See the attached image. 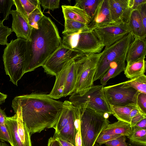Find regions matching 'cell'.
Returning <instances> with one entry per match:
<instances>
[{
	"instance_id": "cell-17",
	"label": "cell",
	"mask_w": 146,
	"mask_h": 146,
	"mask_svg": "<svg viewBox=\"0 0 146 146\" xmlns=\"http://www.w3.org/2000/svg\"><path fill=\"white\" fill-rule=\"evenodd\" d=\"M113 22L108 0H100L95 14L88 25L90 30L98 25Z\"/></svg>"
},
{
	"instance_id": "cell-30",
	"label": "cell",
	"mask_w": 146,
	"mask_h": 146,
	"mask_svg": "<svg viewBox=\"0 0 146 146\" xmlns=\"http://www.w3.org/2000/svg\"><path fill=\"white\" fill-rule=\"evenodd\" d=\"M44 15L41 10L39 2L36 8L28 16V21L29 24L33 28H37L38 27V23Z\"/></svg>"
},
{
	"instance_id": "cell-35",
	"label": "cell",
	"mask_w": 146,
	"mask_h": 146,
	"mask_svg": "<svg viewBox=\"0 0 146 146\" xmlns=\"http://www.w3.org/2000/svg\"><path fill=\"white\" fill-rule=\"evenodd\" d=\"M139 13L145 35L146 36V3L139 5L137 9Z\"/></svg>"
},
{
	"instance_id": "cell-6",
	"label": "cell",
	"mask_w": 146,
	"mask_h": 146,
	"mask_svg": "<svg viewBox=\"0 0 146 146\" xmlns=\"http://www.w3.org/2000/svg\"><path fill=\"white\" fill-rule=\"evenodd\" d=\"M109 116L86 108L81 119L82 146H93L100 134L109 124Z\"/></svg>"
},
{
	"instance_id": "cell-44",
	"label": "cell",
	"mask_w": 146,
	"mask_h": 146,
	"mask_svg": "<svg viewBox=\"0 0 146 146\" xmlns=\"http://www.w3.org/2000/svg\"><path fill=\"white\" fill-rule=\"evenodd\" d=\"M54 138L58 141L61 146H74L69 142L60 138L57 137Z\"/></svg>"
},
{
	"instance_id": "cell-49",
	"label": "cell",
	"mask_w": 146,
	"mask_h": 146,
	"mask_svg": "<svg viewBox=\"0 0 146 146\" xmlns=\"http://www.w3.org/2000/svg\"><path fill=\"white\" fill-rule=\"evenodd\" d=\"M93 146H101V145L96 143Z\"/></svg>"
},
{
	"instance_id": "cell-16",
	"label": "cell",
	"mask_w": 146,
	"mask_h": 146,
	"mask_svg": "<svg viewBox=\"0 0 146 146\" xmlns=\"http://www.w3.org/2000/svg\"><path fill=\"white\" fill-rule=\"evenodd\" d=\"M146 54V38L134 37L127 51L126 58L127 63H131L145 57Z\"/></svg>"
},
{
	"instance_id": "cell-14",
	"label": "cell",
	"mask_w": 146,
	"mask_h": 146,
	"mask_svg": "<svg viewBox=\"0 0 146 146\" xmlns=\"http://www.w3.org/2000/svg\"><path fill=\"white\" fill-rule=\"evenodd\" d=\"M112 21L127 24L132 10L128 5V0H108Z\"/></svg>"
},
{
	"instance_id": "cell-31",
	"label": "cell",
	"mask_w": 146,
	"mask_h": 146,
	"mask_svg": "<svg viewBox=\"0 0 146 146\" xmlns=\"http://www.w3.org/2000/svg\"><path fill=\"white\" fill-rule=\"evenodd\" d=\"M135 97L137 107L142 113L146 115V94L137 91Z\"/></svg>"
},
{
	"instance_id": "cell-20",
	"label": "cell",
	"mask_w": 146,
	"mask_h": 146,
	"mask_svg": "<svg viewBox=\"0 0 146 146\" xmlns=\"http://www.w3.org/2000/svg\"><path fill=\"white\" fill-rule=\"evenodd\" d=\"M127 24L131 33L134 37L146 38L141 18L137 9L131 11Z\"/></svg>"
},
{
	"instance_id": "cell-43",
	"label": "cell",
	"mask_w": 146,
	"mask_h": 146,
	"mask_svg": "<svg viewBox=\"0 0 146 146\" xmlns=\"http://www.w3.org/2000/svg\"><path fill=\"white\" fill-rule=\"evenodd\" d=\"M135 125L141 129L146 130V118L141 120Z\"/></svg>"
},
{
	"instance_id": "cell-36",
	"label": "cell",
	"mask_w": 146,
	"mask_h": 146,
	"mask_svg": "<svg viewBox=\"0 0 146 146\" xmlns=\"http://www.w3.org/2000/svg\"><path fill=\"white\" fill-rule=\"evenodd\" d=\"M121 136V135H110L101 133L97 139L96 143L101 145L107 142Z\"/></svg>"
},
{
	"instance_id": "cell-46",
	"label": "cell",
	"mask_w": 146,
	"mask_h": 146,
	"mask_svg": "<svg viewBox=\"0 0 146 146\" xmlns=\"http://www.w3.org/2000/svg\"><path fill=\"white\" fill-rule=\"evenodd\" d=\"M127 144V146H146V144L139 143L130 141Z\"/></svg>"
},
{
	"instance_id": "cell-48",
	"label": "cell",
	"mask_w": 146,
	"mask_h": 146,
	"mask_svg": "<svg viewBox=\"0 0 146 146\" xmlns=\"http://www.w3.org/2000/svg\"><path fill=\"white\" fill-rule=\"evenodd\" d=\"M0 146H9V145L4 142L0 141Z\"/></svg>"
},
{
	"instance_id": "cell-29",
	"label": "cell",
	"mask_w": 146,
	"mask_h": 146,
	"mask_svg": "<svg viewBox=\"0 0 146 146\" xmlns=\"http://www.w3.org/2000/svg\"><path fill=\"white\" fill-rule=\"evenodd\" d=\"M131 134L127 138L129 141L136 143L146 144V130L139 128L136 125L132 128Z\"/></svg>"
},
{
	"instance_id": "cell-1",
	"label": "cell",
	"mask_w": 146,
	"mask_h": 146,
	"mask_svg": "<svg viewBox=\"0 0 146 146\" xmlns=\"http://www.w3.org/2000/svg\"><path fill=\"white\" fill-rule=\"evenodd\" d=\"M13 110L19 109L30 134L54 128L62 112L63 102L48 95L32 93L17 96L12 100Z\"/></svg>"
},
{
	"instance_id": "cell-47",
	"label": "cell",
	"mask_w": 146,
	"mask_h": 146,
	"mask_svg": "<svg viewBox=\"0 0 146 146\" xmlns=\"http://www.w3.org/2000/svg\"><path fill=\"white\" fill-rule=\"evenodd\" d=\"M7 97V95L0 92V105L4 103Z\"/></svg>"
},
{
	"instance_id": "cell-22",
	"label": "cell",
	"mask_w": 146,
	"mask_h": 146,
	"mask_svg": "<svg viewBox=\"0 0 146 146\" xmlns=\"http://www.w3.org/2000/svg\"><path fill=\"white\" fill-rule=\"evenodd\" d=\"M145 57L131 63H127L124 71L126 77L131 79L144 74L146 66Z\"/></svg>"
},
{
	"instance_id": "cell-34",
	"label": "cell",
	"mask_w": 146,
	"mask_h": 146,
	"mask_svg": "<svg viewBox=\"0 0 146 146\" xmlns=\"http://www.w3.org/2000/svg\"><path fill=\"white\" fill-rule=\"evenodd\" d=\"M126 140V136L121 135L108 141L105 144L106 146H127Z\"/></svg>"
},
{
	"instance_id": "cell-27",
	"label": "cell",
	"mask_w": 146,
	"mask_h": 146,
	"mask_svg": "<svg viewBox=\"0 0 146 146\" xmlns=\"http://www.w3.org/2000/svg\"><path fill=\"white\" fill-rule=\"evenodd\" d=\"M125 82L137 91L146 94V76L145 74Z\"/></svg>"
},
{
	"instance_id": "cell-12",
	"label": "cell",
	"mask_w": 146,
	"mask_h": 146,
	"mask_svg": "<svg viewBox=\"0 0 146 146\" xmlns=\"http://www.w3.org/2000/svg\"><path fill=\"white\" fill-rule=\"evenodd\" d=\"M104 87L101 85H93L83 96H79L72 94L69 98L86 102L87 108L109 116L112 113L110 106L105 96Z\"/></svg>"
},
{
	"instance_id": "cell-28",
	"label": "cell",
	"mask_w": 146,
	"mask_h": 146,
	"mask_svg": "<svg viewBox=\"0 0 146 146\" xmlns=\"http://www.w3.org/2000/svg\"><path fill=\"white\" fill-rule=\"evenodd\" d=\"M13 5H14L13 0H0V25L8 19Z\"/></svg>"
},
{
	"instance_id": "cell-18",
	"label": "cell",
	"mask_w": 146,
	"mask_h": 146,
	"mask_svg": "<svg viewBox=\"0 0 146 146\" xmlns=\"http://www.w3.org/2000/svg\"><path fill=\"white\" fill-rule=\"evenodd\" d=\"M62 11L64 19H70L88 25L92 18L83 10L75 6L62 5Z\"/></svg>"
},
{
	"instance_id": "cell-9",
	"label": "cell",
	"mask_w": 146,
	"mask_h": 146,
	"mask_svg": "<svg viewBox=\"0 0 146 146\" xmlns=\"http://www.w3.org/2000/svg\"><path fill=\"white\" fill-rule=\"evenodd\" d=\"M90 30L105 47L110 46L131 33L127 24L121 22L100 24Z\"/></svg>"
},
{
	"instance_id": "cell-41",
	"label": "cell",
	"mask_w": 146,
	"mask_h": 146,
	"mask_svg": "<svg viewBox=\"0 0 146 146\" xmlns=\"http://www.w3.org/2000/svg\"><path fill=\"white\" fill-rule=\"evenodd\" d=\"M48 146H61L58 141L54 137H50L48 140Z\"/></svg>"
},
{
	"instance_id": "cell-33",
	"label": "cell",
	"mask_w": 146,
	"mask_h": 146,
	"mask_svg": "<svg viewBox=\"0 0 146 146\" xmlns=\"http://www.w3.org/2000/svg\"><path fill=\"white\" fill-rule=\"evenodd\" d=\"M40 5L44 10L49 9L53 11L59 8V0H39Z\"/></svg>"
},
{
	"instance_id": "cell-11",
	"label": "cell",
	"mask_w": 146,
	"mask_h": 146,
	"mask_svg": "<svg viewBox=\"0 0 146 146\" xmlns=\"http://www.w3.org/2000/svg\"><path fill=\"white\" fill-rule=\"evenodd\" d=\"M103 91L109 105L123 106L134 103L136 104L135 90L125 81L104 87Z\"/></svg>"
},
{
	"instance_id": "cell-37",
	"label": "cell",
	"mask_w": 146,
	"mask_h": 146,
	"mask_svg": "<svg viewBox=\"0 0 146 146\" xmlns=\"http://www.w3.org/2000/svg\"><path fill=\"white\" fill-rule=\"evenodd\" d=\"M0 140L7 141L11 145L12 142L9 133L5 125L0 124Z\"/></svg>"
},
{
	"instance_id": "cell-4",
	"label": "cell",
	"mask_w": 146,
	"mask_h": 146,
	"mask_svg": "<svg viewBox=\"0 0 146 146\" xmlns=\"http://www.w3.org/2000/svg\"><path fill=\"white\" fill-rule=\"evenodd\" d=\"M102 54L82 53L74 59L76 80L75 90L72 94L81 96L93 85L94 78L98 62Z\"/></svg>"
},
{
	"instance_id": "cell-2",
	"label": "cell",
	"mask_w": 146,
	"mask_h": 146,
	"mask_svg": "<svg viewBox=\"0 0 146 146\" xmlns=\"http://www.w3.org/2000/svg\"><path fill=\"white\" fill-rule=\"evenodd\" d=\"M62 44L56 26L50 18L44 15L38 23L37 27L33 28L27 40L24 74L42 66Z\"/></svg>"
},
{
	"instance_id": "cell-39",
	"label": "cell",
	"mask_w": 146,
	"mask_h": 146,
	"mask_svg": "<svg viewBox=\"0 0 146 146\" xmlns=\"http://www.w3.org/2000/svg\"><path fill=\"white\" fill-rule=\"evenodd\" d=\"M146 118V115L142 113H139L132 118L131 120L130 126L132 127L143 119Z\"/></svg>"
},
{
	"instance_id": "cell-3",
	"label": "cell",
	"mask_w": 146,
	"mask_h": 146,
	"mask_svg": "<svg viewBox=\"0 0 146 146\" xmlns=\"http://www.w3.org/2000/svg\"><path fill=\"white\" fill-rule=\"evenodd\" d=\"M63 103L62 112L54 128L55 129L54 137L60 138L75 146V136L87 105L84 103L73 104L67 100Z\"/></svg>"
},
{
	"instance_id": "cell-19",
	"label": "cell",
	"mask_w": 146,
	"mask_h": 146,
	"mask_svg": "<svg viewBox=\"0 0 146 146\" xmlns=\"http://www.w3.org/2000/svg\"><path fill=\"white\" fill-rule=\"evenodd\" d=\"M126 56H124L110 64L109 68L100 79L101 85L105 86L110 79L114 78L124 71L126 66Z\"/></svg>"
},
{
	"instance_id": "cell-10",
	"label": "cell",
	"mask_w": 146,
	"mask_h": 146,
	"mask_svg": "<svg viewBox=\"0 0 146 146\" xmlns=\"http://www.w3.org/2000/svg\"><path fill=\"white\" fill-rule=\"evenodd\" d=\"M15 114L7 117L6 126L11 141V146H32L30 133L24 123L19 109L14 110Z\"/></svg>"
},
{
	"instance_id": "cell-7",
	"label": "cell",
	"mask_w": 146,
	"mask_h": 146,
	"mask_svg": "<svg viewBox=\"0 0 146 146\" xmlns=\"http://www.w3.org/2000/svg\"><path fill=\"white\" fill-rule=\"evenodd\" d=\"M134 37L130 33L114 43L105 48L98 63L94 81L100 80L106 72L110 64L126 56L128 49Z\"/></svg>"
},
{
	"instance_id": "cell-32",
	"label": "cell",
	"mask_w": 146,
	"mask_h": 146,
	"mask_svg": "<svg viewBox=\"0 0 146 146\" xmlns=\"http://www.w3.org/2000/svg\"><path fill=\"white\" fill-rule=\"evenodd\" d=\"M12 32L11 28L4 26L3 24L0 25V44L7 45L8 44L7 38Z\"/></svg>"
},
{
	"instance_id": "cell-26",
	"label": "cell",
	"mask_w": 146,
	"mask_h": 146,
	"mask_svg": "<svg viewBox=\"0 0 146 146\" xmlns=\"http://www.w3.org/2000/svg\"><path fill=\"white\" fill-rule=\"evenodd\" d=\"M100 0H76L74 6L83 10L92 18Z\"/></svg>"
},
{
	"instance_id": "cell-45",
	"label": "cell",
	"mask_w": 146,
	"mask_h": 146,
	"mask_svg": "<svg viewBox=\"0 0 146 146\" xmlns=\"http://www.w3.org/2000/svg\"><path fill=\"white\" fill-rule=\"evenodd\" d=\"M141 113L137 107L133 109L130 113V117L131 119L139 113Z\"/></svg>"
},
{
	"instance_id": "cell-42",
	"label": "cell",
	"mask_w": 146,
	"mask_h": 146,
	"mask_svg": "<svg viewBox=\"0 0 146 146\" xmlns=\"http://www.w3.org/2000/svg\"><path fill=\"white\" fill-rule=\"evenodd\" d=\"M7 116L5 111L0 107V124L5 125V121Z\"/></svg>"
},
{
	"instance_id": "cell-24",
	"label": "cell",
	"mask_w": 146,
	"mask_h": 146,
	"mask_svg": "<svg viewBox=\"0 0 146 146\" xmlns=\"http://www.w3.org/2000/svg\"><path fill=\"white\" fill-rule=\"evenodd\" d=\"M16 10L28 22L29 15L37 7L39 0H13ZM29 23V22H28Z\"/></svg>"
},
{
	"instance_id": "cell-21",
	"label": "cell",
	"mask_w": 146,
	"mask_h": 146,
	"mask_svg": "<svg viewBox=\"0 0 146 146\" xmlns=\"http://www.w3.org/2000/svg\"><path fill=\"white\" fill-rule=\"evenodd\" d=\"M132 132L130 124L128 123L118 120L112 124H109L101 133L110 135H120L127 137Z\"/></svg>"
},
{
	"instance_id": "cell-25",
	"label": "cell",
	"mask_w": 146,
	"mask_h": 146,
	"mask_svg": "<svg viewBox=\"0 0 146 146\" xmlns=\"http://www.w3.org/2000/svg\"><path fill=\"white\" fill-rule=\"evenodd\" d=\"M64 20V28L62 32L63 35L77 33L81 31L90 30L88 25L70 19Z\"/></svg>"
},
{
	"instance_id": "cell-38",
	"label": "cell",
	"mask_w": 146,
	"mask_h": 146,
	"mask_svg": "<svg viewBox=\"0 0 146 146\" xmlns=\"http://www.w3.org/2000/svg\"><path fill=\"white\" fill-rule=\"evenodd\" d=\"M146 3V0H128L129 7L132 10L137 9L140 5Z\"/></svg>"
},
{
	"instance_id": "cell-40",
	"label": "cell",
	"mask_w": 146,
	"mask_h": 146,
	"mask_svg": "<svg viewBox=\"0 0 146 146\" xmlns=\"http://www.w3.org/2000/svg\"><path fill=\"white\" fill-rule=\"evenodd\" d=\"M75 146H82L80 131V127L75 137Z\"/></svg>"
},
{
	"instance_id": "cell-5",
	"label": "cell",
	"mask_w": 146,
	"mask_h": 146,
	"mask_svg": "<svg viewBox=\"0 0 146 146\" xmlns=\"http://www.w3.org/2000/svg\"><path fill=\"white\" fill-rule=\"evenodd\" d=\"M26 43V40L21 38L12 40L4 50L3 58L6 74L16 86L24 74Z\"/></svg>"
},
{
	"instance_id": "cell-8",
	"label": "cell",
	"mask_w": 146,
	"mask_h": 146,
	"mask_svg": "<svg viewBox=\"0 0 146 146\" xmlns=\"http://www.w3.org/2000/svg\"><path fill=\"white\" fill-rule=\"evenodd\" d=\"M55 76L54 85L48 96L55 100L71 95L75 90L76 80L74 59L68 61Z\"/></svg>"
},
{
	"instance_id": "cell-13",
	"label": "cell",
	"mask_w": 146,
	"mask_h": 146,
	"mask_svg": "<svg viewBox=\"0 0 146 146\" xmlns=\"http://www.w3.org/2000/svg\"><path fill=\"white\" fill-rule=\"evenodd\" d=\"M83 53L73 50L63 45L48 58L42 66L47 74L56 76L69 61Z\"/></svg>"
},
{
	"instance_id": "cell-15",
	"label": "cell",
	"mask_w": 146,
	"mask_h": 146,
	"mask_svg": "<svg viewBox=\"0 0 146 146\" xmlns=\"http://www.w3.org/2000/svg\"><path fill=\"white\" fill-rule=\"evenodd\" d=\"M13 17L12 32L15 33L17 38L27 40L31 35L33 27L16 10H11Z\"/></svg>"
},
{
	"instance_id": "cell-23",
	"label": "cell",
	"mask_w": 146,
	"mask_h": 146,
	"mask_svg": "<svg viewBox=\"0 0 146 146\" xmlns=\"http://www.w3.org/2000/svg\"><path fill=\"white\" fill-rule=\"evenodd\" d=\"M110 106L112 114L118 120L130 124L131 120L130 113L133 109L137 107L135 104L133 103L123 106Z\"/></svg>"
}]
</instances>
